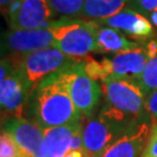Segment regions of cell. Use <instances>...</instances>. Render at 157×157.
I'll list each match as a JSON object with an SVG mask.
<instances>
[{"mask_svg": "<svg viewBox=\"0 0 157 157\" xmlns=\"http://www.w3.org/2000/svg\"><path fill=\"white\" fill-rule=\"evenodd\" d=\"M133 128H128L100 113L86 120L83 128V154L84 157H100L124 134Z\"/></svg>", "mask_w": 157, "mask_h": 157, "instance_id": "ba28073f", "label": "cell"}, {"mask_svg": "<svg viewBox=\"0 0 157 157\" xmlns=\"http://www.w3.org/2000/svg\"><path fill=\"white\" fill-rule=\"evenodd\" d=\"M97 23V22H95ZM140 48L136 42L118 29L102 27L98 25L97 30V52H121Z\"/></svg>", "mask_w": 157, "mask_h": 157, "instance_id": "9a60e30c", "label": "cell"}, {"mask_svg": "<svg viewBox=\"0 0 157 157\" xmlns=\"http://www.w3.org/2000/svg\"><path fill=\"white\" fill-rule=\"evenodd\" d=\"M55 12L49 0H17L7 17L11 29L48 28Z\"/></svg>", "mask_w": 157, "mask_h": 157, "instance_id": "9c48e42d", "label": "cell"}, {"mask_svg": "<svg viewBox=\"0 0 157 157\" xmlns=\"http://www.w3.org/2000/svg\"><path fill=\"white\" fill-rule=\"evenodd\" d=\"M51 8L55 13L64 17L80 15L85 0H49Z\"/></svg>", "mask_w": 157, "mask_h": 157, "instance_id": "ac0fdd59", "label": "cell"}, {"mask_svg": "<svg viewBox=\"0 0 157 157\" xmlns=\"http://www.w3.org/2000/svg\"><path fill=\"white\" fill-rule=\"evenodd\" d=\"M128 6L157 26V0H130Z\"/></svg>", "mask_w": 157, "mask_h": 157, "instance_id": "d6986e66", "label": "cell"}, {"mask_svg": "<svg viewBox=\"0 0 157 157\" xmlns=\"http://www.w3.org/2000/svg\"><path fill=\"white\" fill-rule=\"evenodd\" d=\"M95 22L99 26L111 27L127 33L132 37H148L152 34L151 22L142 14L130 8H124L113 17Z\"/></svg>", "mask_w": 157, "mask_h": 157, "instance_id": "5bb4252c", "label": "cell"}, {"mask_svg": "<svg viewBox=\"0 0 157 157\" xmlns=\"http://www.w3.org/2000/svg\"><path fill=\"white\" fill-rule=\"evenodd\" d=\"M100 84L104 98L100 114L128 128L150 119L146 108L147 98L136 80L109 77Z\"/></svg>", "mask_w": 157, "mask_h": 157, "instance_id": "7a4b0ae2", "label": "cell"}, {"mask_svg": "<svg viewBox=\"0 0 157 157\" xmlns=\"http://www.w3.org/2000/svg\"><path fill=\"white\" fill-rule=\"evenodd\" d=\"M4 130L8 132L15 141L19 157H36L44 137V129L36 121L14 118L6 122Z\"/></svg>", "mask_w": 157, "mask_h": 157, "instance_id": "30bf717a", "label": "cell"}, {"mask_svg": "<svg viewBox=\"0 0 157 157\" xmlns=\"http://www.w3.org/2000/svg\"><path fill=\"white\" fill-rule=\"evenodd\" d=\"M69 93L73 104L83 118H93L102 98L101 84L86 73L82 59H76L65 67Z\"/></svg>", "mask_w": 157, "mask_h": 157, "instance_id": "52a82bcc", "label": "cell"}, {"mask_svg": "<svg viewBox=\"0 0 157 157\" xmlns=\"http://www.w3.org/2000/svg\"><path fill=\"white\" fill-rule=\"evenodd\" d=\"M65 67L45 78L33 92L35 121L43 129L84 119L69 93Z\"/></svg>", "mask_w": 157, "mask_h": 157, "instance_id": "6da1fadb", "label": "cell"}, {"mask_svg": "<svg viewBox=\"0 0 157 157\" xmlns=\"http://www.w3.org/2000/svg\"><path fill=\"white\" fill-rule=\"evenodd\" d=\"M6 49L19 55L55 47V40L49 28L11 29L5 35Z\"/></svg>", "mask_w": 157, "mask_h": 157, "instance_id": "8fae6325", "label": "cell"}, {"mask_svg": "<svg viewBox=\"0 0 157 157\" xmlns=\"http://www.w3.org/2000/svg\"><path fill=\"white\" fill-rule=\"evenodd\" d=\"M65 157H84L83 151H69Z\"/></svg>", "mask_w": 157, "mask_h": 157, "instance_id": "cb8c5ba5", "label": "cell"}, {"mask_svg": "<svg viewBox=\"0 0 157 157\" xmlns=\"http://www.w3.org/2000/svg\"><path fill=\"white\" fill-rule=\"evenodd\" d=\"M154 124L143 121L108 147L100 157H141Z\"/></svg>", "mask_w": 157, "mask_h": 157, "instance_id": "7c38bea8", "label": "cell"}, {"mask_svg": "<svg viewBox=\"0 0 157 157\" xmlns=\"http://www.w3.org/2000/svg\"><path fill=\"white\" fill-rule=\"evenodd\" d=\"M141 157H157V122L152 126L151 133Z\"/></svg>", "mask_w": 157, "mask_h": 157, "instance_id": "44dd1931", "label": "cell"}, {"mask_svg": "<svg viewBox=\"0 0 157 157\" xmlns=\"http://www.w3.org/2000/svg\"><path fill=\"white\" fill-rule=\"evenodd\" d=\"M150 59V50L137 48L134 50L115 52L97 61L90 57L83 59L86 73L94 80H104L109 77L139 79Z\"/></svg>", "mask_w": 157, "mask_h": 157, "instance_id": "277c9868", "label": "cell"}, {"mask_svg": "<svg viewBox=\"0 0 157 157\" xmlns=\"http://www.w3.org/2000/svg\"><path fill=\"white\" fill-rule=\"evenodd\" d=\"M83 126V120H80L44 129V137L36 157H65L70 151L73 135Z\"/></svg>", "mask_w": 157, "mask_h": 157, "instance_id": "4fadbf2b", "label": "cell"}, {"mask_svg": "<svg viewBox=\"0 0 157 157\" xmlns=\"http://www.w3.org/2000/svg\"><path fill=\"white\" fill-rule=\"evenodd\" d=\"M55 47L65 55L73 58L87 56L97 52V30L95 21L85 19H63L49 25Z\"/></svg>", "mask_w": 157, "mask_h": 157, "instance_id": "3957f363", "label": "cell"}, {"mask_svg": "<svg viewBox=\"0 0 157 157\" xmlns=\"http://www.w3.org/2000/svg\"><path fill=\"white\" fill-rule=\"evenodd\" d=\"M147 112L150 117V120L155 124L157 122V90L152 92L151 94L147 98L146 101Z\"/></svg>", "mask_w": 157, "mask_h": 157, "instance_id": "7402d4cb", "label": "cell"}, {"mask_svg": "<svg viewBox=\"0 0 157 157\" xmlns=\"http://www.w3.org/2000/svg\"><path fill=\"white\" fill-rule=\"evenodd\" d=\"M17 0H0V7H1V13L4 15H8L11 12L13 5L15 4Z\"/></svg>", "mask_w": 157, "mask_h": 157, "instance_id": "603a6c76", "label": "cell"}, {"mask_svg": "<svg viewBox=\"0 0 157 157\" xmlns=\"http://www.w3.org/2000/svg\"><path fill=\"white\" fill-rule=\"evenodd\" d=\"M78 58L65 55L56 47L20 55L17 59H12L23 78L28 83L32 92L39 86L45 78L70 65Z\"/></svg>", "mask_w": 157, "mask_h": 157, "instance_id": "5b68a950", "label": "cell"}, {"mask_svg": "<svg viewBox=\"0 0 157 157\" xmlns=\"http://www.w3.org/2000/svg\"><path fill=\"white\" fill-rule=\"evenodd\" d=\"M129 2L130 0H85L80 17L85 20H105L124 11Z\"/></svg>", "mask_w": 157, "mask_h": 157, "instance_id": "2e32d148", "label": "cell"}, {"mask_svg": "<svg viewBox=\"0 0 157 157\" xmlns=\"http://www.w3.org/2000/svg\"><path fill=\"white\" fill-rule=\"evenodd\" d=\"M0 105L2 121L22 118L25 106L33 92L12 59L4 58L0 69Z\"/></svg>", "mask_w": 157, "mask_h": 157, "instance_id": "8992f818", "label": "cell"}, {"mask_svg": "<svg viewBox=\"0 0 157 157\" xmlns=\"http://www.w3.org/2000/svg\"><path fill=\"white\" fill-rule=\"evenodd\" d=\"M147 47L150 50V59L141 77L136 79V83L148 98L157 90V41H152Z\"/></svg>", "mask_w": 157, "mask_h": 157, "instance_id": "e0dca14e", "label": "cell"}, {"mask_svg": "<svg viewBox=\"0 0 157 157\" xmlns=\"http://www.w3.org/2000/svg\"><path fill=\"white\" fill-rule=\"evenodd\" d=\"M0 157H19L15 141L12 135L4 129L1 130L0 136Z\"/></svg>", "mask_w": 157, "mask_h": 157, "instance_id": "ffe728a7", "label": "cell"}]
</instances>
